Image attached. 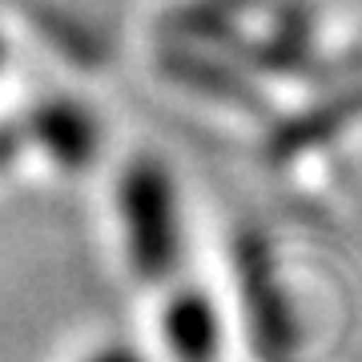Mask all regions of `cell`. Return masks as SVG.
I'll use <instances>...</instances> for the list:
<instances>
[{
	"label": "cell",
	"instance_id": "3957f363",
	"mask_svg": "<svg viewBox=\"0 0 362 362\" xmlns=\"http://www.w3.org/2000/svg\"><path fill=\"white\" fill-rule=\"evenodd\" d=\"M28 133L49 149V157L57 161V165H65V169L89 165L93 153H97V145H101L97 121L73 101L40 105L37 113L28 117Z\"/></svg>",
	"mask_w": 362,
	"mask_h": 362
},
{
	"label": "cell",
	"instance_id": "5b68a950",
	"mask_svg": "<svg viewBox=\"0 0 362 362\" xmlns=\"http://www.w3.org/2000/svg\"><path fill=\"white\" fill-rule=\"evenodd\" d=\"M358 113H362V93L334 97V101H326V105H318V109H310V113H302V117H294V121L278 125L274 137H270V153L282 161V157H294V153H302V149H314V145L338 137Z\"/></svg>",
	"mask_w": 362,
	"mask_h": 362
},
{
	"label": "cell",
	"instance_id": "8992f818",
	"mask_svg": "<svg viewBox=\"0 0 362 362\" xmlns=\"http://www.w3.org/2000/svg\"><path fill=\"white\" fill-rule=\"evenodd\" d=\"M173 73L185 77V81H194V85H202V89L214 93V97H226V101L246 105V109H262V97L250 93L246 81H238L233 73H226V69H218V65H202L194 57H181L177 65H173Z\"/></svg>",
	"mask_w": 362,
	"mask_h": 362
},
{
	"label": "cell",
	"instance_id": "7a4b0ae2",
	"mask_svg": "<svg viewBox=\"0 0 362 362\" xmlns=\"http://www.w3.org/2000/svg\"><path fill=\"white\" fill-rule=\"evenodd\" d=\"M233 266H238V282H242V306H246V322L254 334V350L262 362H294L302 346V330H298V314L278 282V266H274V250L262 233L246 230L238 233L233 246Z\"/></svg>",
	"mask_w": 362,
	"mask_h": 362
},
{
	"label": "cell",
	"instance_id": "52a82bcc",
	"mask_svg": "<svg viewBox=\"0 0 362 362\" xmlns=\"http://www.w3.org/2000/svg\"><path fill=\"white\" fill-rule=\"evenodd\" d=\"M89 362H141L137 354H129V350H105V354H97V358Z\"/></svg>",
	"mask_w": 362,
	"mask_h": 362
},
{
	"label": "cell",
	"instance_id": "277c9868",
	"mask_svg": "<svg viewBox=\"0 0 362 362\" xmlns=\"http://www.w3.org/2000/svg\"><path fill=\"white\" fill-rule=\"evenodd\" d=\"M165 338L181 362H209L218 354V314L202 290H181L165 306Z\"/></svg>",
	"mask_w": 362,
	"mask_h": 362
},
{
	"label": "cell",
	"instance_id": "6da1fadb",
	"mask_svg": "<svg viewBox=\"0 0 362 362\" xmlns=\"http://www.w3.org/2000/svg\"><path fill=\"white\" fill-rule=\"evenodd\" d=\"M121 214L129 233V258L133 270L145 282L169 278L177 266V206H173V185L169 173L157 161H137L121 177Z\"/></svg>",
	"mask_w": 362,
	"mask_h": 362
}]
</instances>
